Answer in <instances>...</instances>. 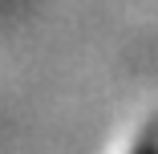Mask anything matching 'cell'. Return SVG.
Returning a JSON list of instances; mask_svg holds the SVG:
<instances>
[{
    "instance_id": "cell-1",
    "label": "cell",
    "mask_w": 158,
    "mask_h": 154,
    "mask_svg": "<svg viewBox=\"0 0 158 154\" xmlns=\"http://www.w3.org/2000/svg\"><path fill=\"white\" fill-rule=\"evenodd\" d=\"M122 154H158V122L134 130V138L122 146Z\"/></svg>"
}]
</instances>
